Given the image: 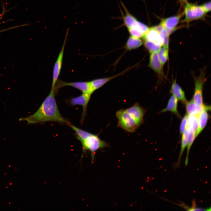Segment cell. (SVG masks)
Wrapping results in <instances>:
<instances>
[{
    "label": "cell",
    "mask_w": 211,
    "mask_h": 211,
    "mask_svg": "<svg viewBox=\"0 0 211 211\" xmlns=\"http://www.w3.org/2000/svg\"><path fill=\"white\" fill-rule=\"evenodd\" d=\"M189 130L190 131V133L188 137V142L187 145V154L185 161V165L186 166L188 164L189 154L190 148L195 139L196 138V134L195 132L192 130Z\"/></svg>",
    "instance_id": "603a6c76"
},
{
    "label": "cell",
    "mask_w": 211,
    "mask_h": 211,
    "mask_svg": "<svg viewBox=\"0 0 211 211\" xmlns=\"http://www.w3.org/2000/svg\"><path fill=\"white\" fill-rule=\"evenodd\" d=\"M144 41L145 46L150 52H159L161 46L149 41Z\"/></svg>",
    "instance_id": "d4e9b609"
},
{
    "label": "cell",
    "mask_w": 211,
    "mask_h": 211,
    "mask_svg": "<svg viewBox=\"0 0 211 211\" xmlns=\"http://www.w3.org/2000/svg\"><path fill=\"white\" fill-rule=\"evenodd\" d=\"M131 28H134L144 35L149 28L147 25L138 21L135 23L132 27Z\"/></svg>",
    "instance_id": "484cf974"
},
{
    "label": "cell",
    "mask_w": 211,
    "mask_h": 211,
    "mask_svg": "<svg viewBox=\"0 0 211 211\" xmlns=\"http://www.w3.org/2000/svg\"><path fill=\"white\" fill-rule=\"evenodd\" d=\"M203 8L206 13L211 11V2L208 1L204 4L202 5Z\"/></svg>",
    "instance_id": "f546056e"
},
{
    "label": "cell",
    "mask_w": 211,
    "mask_h": 211,
    "mask_svg": "<svg viewBox=\"0 0 211 211\" xmlns=\"http://www.w3.org/2000/svg\"><path fill=\"white\" fill-rule=\"evenodd\" d=\"M69 126L75 132L77 139L80 142L83 141L93 134L79 128L70 124Z\"/></svg>",
    "instance_id": "ffe728a7"
},
{
    "label": "cell",
    "mask_w": 211,
    "mask_h": 211,
    "mask_svg": "<svg viewBox=\"0 0 211 211\" xmlns=\"http://www.w3.org/2000/svg\"><path fill=\"white\" fill-rule=\"evenodd\" d=\"M198 127V115H188L186 128L192 130L196 134Z\"/></svg>",
    "instance_id": "44dd1931"
},
{
    "label": "cell",
    "mask_w": 211,
    "mask_h": 211,
    "mask_svg": "<svg viewBox=\"0 0 211 211\" xmlns=\"http://www.w3.org/2000/svg\"><path fill=\"white\" fill-rule=\"evenodd\" d=\"M80 142L82 146L83 154L86 153L87 151H89L91 152L92 162L94 160L96 151L109 146L108 143L101 140L97 135L93 134Z\"/></svg>",
    "instance_id": "7a4b0ae2"
},
{
    "label": "cell",
    "mask_w": 211,
    "mask_h": 211,
    "mask_svg": "<svg viewBox=\"0 0 211 211\" xmlns=\"http://www.w3.org/2000/svg\"><path fill=\"white\" fill-rule=\"evenodd\" d=\"M158 52H150L149 66L158 74L161 72L162 66L158 55Z\"/></svg>",
    "instance_id": "4fadbf2b"
},
{
    "label": "cell",
    "mask_w": 211,
    "mask_h": 211,
    "mask_svg": "<svg viewBox=\"0 0 211 211\" xmlns=\"http://www.w3.org/2000/svg\"><path fill=\"white\" fill-rule=\"evenodd\" d=\"M182 16L180 14L162 19L160 24L166 30L169 35L175 30Z\"/></svg>",
    "instance_id": "30bf717a"
},
{
    "label": "cell",
    "mask_w": 211,
    "mask_h": 211,
    "mask_svg": "<svg viewBox=\"0 0 211 211\" xmlns=\"http://www.w3.org/2000/svg\"><path fill=\"white\" fill-rule=\"evenodd\" d=\"M206 80L204 70H202L199 76L195 77V91L193 99L197 104L202 106L204 105L203 97V86Z\"/></svg>",
    "instance_id": "8992f818"
},
{
    "label": "cell",
    "mask_w": 211,
    "mask_h": 211,
    "mask_svg": "<svg viewBox=\"0 0 211 211\" xmlns=\"http://www.w3.org/2000/svg\"><path fill=\"white\" fill-rule=\"evenodd\" d=\"M180 0L182 2H183V3H185V4L187 2V1H188V0Z\"/></svg>",
    "instance_id": "4dcf8cb0"
},
{
    "label": "cell",
    "mask_w": 211,
    "mask_h": 211,
    "mask_svg": "<svg viewBox=\"0 0 211 211\" xmlns=\"http://www.w3.org/2000/svg\"><path fill=\"white\" fill-rule=\"evenodd\" d=\"M139 126L143 122L145 110L138 103H136L131 107L125 109Z\"/></svg>",
    "instance_id": "9c48e42d"
},
{
    "label": "cell",
    "mask_w": 211,
    "mask_h": 211,
    "mask_svg": "<svg viewBox=\"0 0 211 211\" xmlns=\"http://www.w3.org/2000/svg\"><path fill=\"white\" fill-rule=\"evenodd\" d=\"M143 38L144 40L150 41L161 46L163 45V40L160 33L154 26L149 28Z\"/></svg>",
    "instance_id": "7c38bea8"
},
{
    "label": "cell",
    "mask_w": 211,
    "mask_h": 211,
    "mask_svg": "<svg viewBox=\"0 0 211 211\" xmlns=\"http://www.w3.org/2000/svg\"><path fill=\"white\" fill-rule=\"evenodd\" d=\"M142 44V41L140 38L131 36L127 40L125 47L127 50H131L138 48Z\"/></svg>",
    "instance_id": "ac0fdd59"
},
{
    "label": "cell",
    "mask_w": 211,
    "mask_h": 211,
    "mask_svg": "<svg viewBox=\"0 0 211 211\" xmlns=\"http://www.w3.org/2000/svg\"><path fill=\"white\" fill-rule=\"evenodd\" d=\"M56 93L54 88L51 87L49 94L37 110L32 115L20 118L19 120L26 121L28 124L53 122L69 125L70 122L59 112L55 98Z\"/></svg>",
    "instance_id": "6da1fadb"
},
{
    "label": "cell",
    "mask_w": 211,
    "mask_h": 211,
    "mask_svg": "<svg viewBox=\"0 0 211 211\" xmlns=\"http://www.w3.org/2000/svg\"><path fill=\"white\" fill-rule=\"evenodd\" d=\"M170 91L178 100L183 103L185 104L187 102L184 91L176 83V80L172 83Z\"/></svg>",
    "instance_id": "5bb4252c"
},
{
    "label": "cell",
    "mask_w": 211,
    "mask_h": 211,
    "mask_svg": "<svg viewBox=\"0 0 211 211\" xmlns=\"http://www.w3.org/2000/svg\"><path fill=\"white\" fill-rule=\"evenodd\" d=\"M122 73H121L109 77L94 79L90 81L93 92L96 90L102 87L111 79L118 76Z\"/></svg>",
    "instance_id": "e0dca14e"
},
{
    "label": "cell",
    "mask_w": 211,
    "mask_h": 211,
    "mask_svg": "<svg viewBox=\"0 0 211 211\" xmlns=\"http://www.w3.org/2000/svg\"><path fill=\"white\" fill-rule=\"evenodd\" d=\"M185 104L187 114L188 115H198L205 109L210 110V106L199 105L195 103L193 99Z\"/></svg>",
    "instance_id": "8fae6325"
},
{
    "label": "cell",
    "mask_w": 211,
    "mask_h": 211,
    "mask_svg": "<svg viewBox=\"0 0 211 211\" xmlns=\"http://www.w3.org/2000/svg\"><path fill=\"white\" fill-rule=\"evenodd\" d=\"M128 29L131 36L133 37L140 38H143L144 35L143 33L133 28H128Z\"/></svg>",
    "instance_id": "f1b7e54d"
},
{
    "label": "cell",
    "mask_w": 211,
    "mask_h": 211,
    "mask_svg": "<svg viewBox=\"0 0 211 211\" xmlns=\"http://www.w3.org/2000/svg\"><path fill=\"white\" fill-rule=\"evenodd\" d=\"M91 94L82 93L81 95L71 98L69 101L70 105L75 106L79 105L82 106L83 111L81 122L82 124L86 114L87 108Z\"/></svg>",
    "instance_id": "ba28073f"
},
{
    "label": "cell",
    "mask_w": 211,
    "mask_h": 211,
    "mask_svg": "<svg viewBox=\"0 0 211 211\" xmlns=\"http://www.w3.org/2000/svg\"><path fill=\"white\" fill-rule=\"evenodd\" d=\"M68 31V30L67 31L62 46L54 66L52 74V81L51 87L52 88H54L55 84L58 79V77L61 72L64 51Z\"/></svg>",
    "instance_id": "52a82bcc"
},
{
    "label": "cell",
    "mask_w": 211,
    "mask_h": 211,
    "mask_svg": "<svg viewBox=\"0 0 211 211\" xmlns=\"http://www.w3.org/2000/svg\"><path fill=\"white\" fill-rule=\"evenodd\" d=\"M66 86H70L76 89L82 93H88L92 94L93 93L90 81H77L67 82L58 79L54 87L56 93L61 88Z\"/></svg>",
    "instance_id": "5b68a950"
},
{
    "label": "cell",
    "mask_w": 211,
    "mask_h": 211,
    "mask_svg": "<svg viewBox=\"0 0 211 211\" xmlns=\"http://www.w3.org/2000/svg\"><path fill=\"white\" fill-rule=\"evenodd\" d=\"M208 110L205 109L198 115V127L195 134L196 138L203 130L206 125L209 118L207 112Z\"/></svg>",
    "instance_id": "9a60e30c"
},
{
    "label": "cell",
    "mask_w": 211,
    "mask_h": 211,
    "mask_svg": "<svg viewBox=\"0 0 211 211\" xmlns=\"http://www.w3.org/2000/svg\"><path fill=\"white\" fill-rule=\"evenodd\" d=\"M190 133V130L188 128H186L184 132L182 134V135L181 140V149L179 156L178 161L177 164V166H178L179 165L184 151L187 146Z\"/></svg>",
    "instance_id": "d6986e66"
},
{
    "label": "cell",
    "mask_w": 211,
    "mask_h": 211,
    "mask_svg": "<svg viewBox=\"0 0 211 211\" xmlns=\"http://www.w3.org/2000/svg\"><path fill=\"white\" fill-rule=\"evenodd\" d=\"M159 33L163 40V46L169 48V35L166 30L163 27Z\"/></svg>",
    "instance_id": "4316f807"
},
{
    "label": "cell",
    "mask_w": 211,
    "mask_h": 211,
    "mask_svg": "<svg viewBox=\"0 0 211 211\" xmlns=\"http://www.w3.org/2000/svg\"><path fill=\"white\" fill-rule=\"evenodd\" d=\"M123 6L126 12L125 15L123 18L124 24L127 28H132L137 20L128 12L124 6Z\"/></svg>",
    "instance_id": "7402d4cb"
},
{
    "label": "cell",
    "mask_w": 211,
    "mask_h": 211,
    "mask_svg": "<svg viewBox=\"0 0 211 211\" xmlns=\"http://www.w3.org/2000/svg\"><path fill=\"white\" fill-rule=\"evenodd\" d=\"M188 117V115L187 113L183 117L180 126V132L181 134H182L186 130Z\"/></svg>",
    "instance_id": "83f0119b"
},
{
    "label": "cell",
    "mask_w": 211,
    "mask_h": 211,
    "mask_svg": "<svg viewBox=\"0 0 211 211\" xmlns=\"http://www.w3.org/2000/svg\"><path fill=\"white\" fill-rule=\"evenodd\" d=\"M158 55L162 66L165 64L168 57L169 48L164 46L161 47L159 51Z\"/></svg>",
    "instance_id": "cb8c5ba5"
},
{
    "label": "cell",
    "mask_w": 211,
    "mask_h": 211,
    "mask_svg": "<svg viewBox=\"0 0 211 211\" xmlns=\"http://www.w3.org/2000/svg\"><path fill=\"white\" fill-rule=\"evenodd\" d=\"M184 13L185 18L183 21L188 23L203 18L206 13L202 5L187 2L186 3Z\"/></svg>",
    "instance_id": "277c9868"
},
{
    "label": "cell",
    "mask_w": 211,
    "mask_h": 211,
    "mask_svg": "<svg viewBox=\"0 0 211 211\" xmlns=\"http://www.w3.org/2000/svg\"><path fill=\"white\" fill-rule=\"evenodd\" d=\"M3 14H4V13L3 12V13H2V16H1V17H0V20H1L2 17H3Z\"/></svg>",
    "instance_id": "1f68e13d"
},
{
    "label": "cell",
    "mask_w": 211,
    "mask_h": 211,
    "mask_svg": "<svg viewBox=\"0 0 211 211\" xmlns=\"http://www.w3.org/2000/svg\"><path fill=\"white\" fill-rule=\"evenodd\" d=\"M116 116L118 119L117 126L127 132L133 133L138 128L139 125L125 109L118 110Z\"/></svg>",
    "instance_id": "3957f363"
},
{
    "label": "cell",
    "mask_w": 211,
    "mask_h": 211,
    "mask_svg": "<svg viewBox=\"0 0 211 211\" xmlns=\"http://www.w3.org/2000/svg\"><path fill=\"white\" fill-rule=\"evenodd\" d=\"M178 100L172 95L170 98L166 107L162 110L161 112L163 113L167 111H171L176 115L178 117L180 115L178 111L177 107Z\"/></svg>",
    "instance_id": "2e32d148"
}]
</instances>
